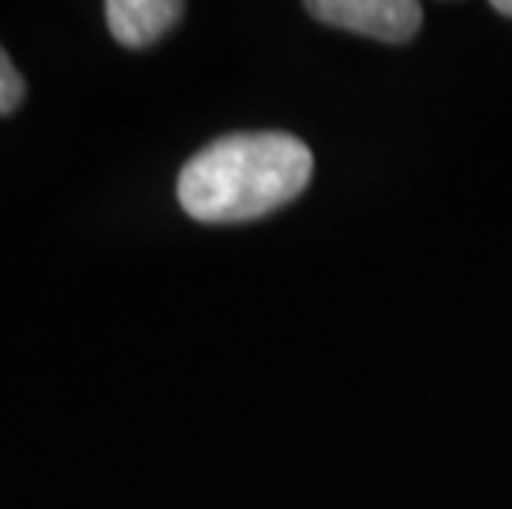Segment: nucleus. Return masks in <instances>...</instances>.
I'll return each mask as SVG.
<instances>
[{"mask_svg": "<svg viewBox=\"0 0 512 509\" xmlns=\"http://www.w3.org/2000/svg\"><path fill=\"white\" fill-rule=\"evenodd\" d=\"M311 149L288 133H235L215 139L179 172V205L205 225L265 219L308 189Z\"/></svg>", "mask_w": 512, "mask_h": 509, "instance_id": "nucleus-1", "label": "nucleus"}, {"mask_svg": "<svg viewBox=\"0 0 512 509\" xmlns=\"http://www.w3.org/2000/svg\"><path fill=\"white\" fill-rule=\"evenodd\" d=\"M182 14L185 4H179V0H110L106 4L110 34L129 50L152 47L179 24Z\"/></svg>", "mask_w": 512, "mask_h": 509, "instance_id": "nucleus-3", "label": "nucleus"}, {"mask_svg": "<svg viewBox=\"0 0 512 509\" xmlns=\"http://www.w3.org/2000/svg\"><path fill=\"white\" fill-rule=\"evenodd\" d=\"M20 100H24V77H20L17 67L10 63L7 50L0 47V116L14 113Z\"/></svg>", "mask_w": 512, "mask_h": 509, "instance_id": "nucleus-4", "label": "nucleus"}, {"mask_svg": "<svg viewBox=\"0 0 512 509\" xmlns=\"http://www.w3.org/2000/svg\"><path fill=\"white\" fill-rule=\"evenodd\" d=\"M308 14L380 43H410L423 27V7L413 0H311Z\"/></svg>", "mask_w": 512, "mask_h": 509, "instance_id": "nucleus-2", "label": "nucleus"}, {"mask_svg": "<svg viewBox=\"0 0 512 509\" xmlns=\"http://www.w3.org/2000/svg\"><path fill=\"white\" fill-rule=\"evenodd\" d=\"M493 10L503 17H512V0H493Z\"/></svg>", "mask_w": 512, "mask_h": 509, "instance_id": "nucleus-5", "label": "nucleus"}]
</instances>
